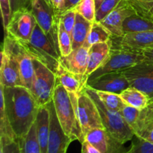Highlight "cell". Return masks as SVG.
I'll return each mask as SVG.
<instances>
[{"instance_id": "obj_33", "label": "cell", "mask_w": 153, "mask_h": 153, "mask_svg": "<svg viewBox=\"0 0 153 153\" xmlns=\"http://www.w3.org/2000/svg\"><path fill=\"white\" fill-rule=\"evenodd\" d=\"M125 153H153V143L134 135L131 146Z\"/></svg>"}, {"instance_id": "obj_2", "label": "cell", "mask_w": 153, "mask_h": 153, "mask_svg": "<svg viewBox=\"0 0 153 153\" xmlns=\"http://www.w3.org/2000/svg\"><path fill=\"white\" fill-rule=\"evenodd\" d=\"M52 101L57 117L65 134L73 141L79 140L81 143H83L85 137L77 114L75 111L69 93L58 79L56 81Z\"/></svg>"}, {"instance_id": "obj_13", "label": "cell", "mask_w": 153, "mask_h": 153, "mask_svg": "<svg viewBox=\"0 0 153 153\" xmlns=\"http://www.w3.org/2000/svg\"><path fill=\"white\" fill-rule=\"evenodd\" d=\"M85 140L101 153H125L128 150L123 143L115 139L105 128H94L85 134Z\"/></svg>"}, {"instance_id": "obj_26", "label": "cell", "mask_w": 153, "mask_h": 153, "mask_svg": "<svg viewBox=\"0 0 153 153\" xmlns=\"http://www.w3.org/2000/svg\"><path fill=\"white\" fill-rule=\"evenodd\" d=\"M112 34L108 28H106L101 22H93L91 31L88 34V39L84 45L91 46L93 44L107 42L111 40Z\"/></svg>"}, {"instance_id": "obj_27", "label": "cell", "mask_w": 153, "mask_h": 153, "mask_svg": "<svg viewBox=\"0 0 153 153\" xmlns=\"http://www.w3.org/2000/svg\"><path fill=\"white\" fill-rule=\"evenodd\" d=\"M22 153H41L37 140L35 123L24 137L19 138Z\"/></svg>"}, {"instance_id": "obj_4", "label": "cell", "mask_w": 153, "mask_h": 153, "mask_svg": "<svg viewBox=\"0 0 153 153\" xmlns=\"http://www.w3.org/2000/svg\"><path fill=\"white\" fill-rule=\"evenodd\" d=\"M19 41L32 59L38 60L52 71L56 72L61 55L55 45L43 32L38 24L36 25L29 42Z\"/></svg>"}, {"instance_id": "obj_41", "label": "cell", "mask_w": 153, "mask_h": 153, "mask_svg": "<svg viewBox=\"0 0 153 153\" xmlns=\"http://www.w3.org/2000/svg\"><path fill=\"white\" fill-rule=\"evenodd\" d=\"M82 144V152L81 153H101L93 145L88 143L86 140H84Z\"/></svg>"}, {"instance_id": "obj_16", "label": "cell", "mask_w": 153, "mask_h": 153, "mask_svg": "<svg viewBox=\"0 0 153 153\" xmlns=\"http://www.w3.org/2000/svg\"><path fill=\"white\" fill-rule=\"evenodd\" d=\"M134 13L135 10L128 0H122L116 8L100 22L110 31L112 37H122L124 34L123 30L124 21Z\"/></svg>"}, {"instance_id": "obj_7", "label": "cell", "mask_w": 153, "mask_h": 153, "mask_svg": "<svg viewBox=\"0 0 153 153\" xmlns=\"http://www.w3.org/2000/svg\"><path fill=\"white\" fill-rule=\"evenodd\" d=\"M33 64L34 73L30 91L39 105H46L53 98L57 81L56 74L38 60L33 59Z\"/></svg>"}, {"instance_id": "obj_30", "label": "cell", "mask_w": 153, "mask_h": 153, "mask_svg": "<svg viewBox=\"0 0 153 153\" xmlns=\"http://www.w3.org/2000/svg\"><path fill=\"white\" fill-rule=\"evenodd\" d=\"M1 97V106H0V137H7L10 139H17L16 134L12 128L7 115L4 109V103L3 97Z\"/></svg>"}, {"instance_id": "obj_8", "label": "cell", "mask_w": 153, "mask_h": 153, "mask_svg": "<svg viewBox=\"0 0 153 153\" xmlns=\"http://www.w3.org/2000/svg\"><path fill=\"white\" fill-rule=\"evenodd\" d=\"M1 51L17 61L20 70L22 86L31 91L34 79L33 59L20 42L9 33H5Z\"/></svg>"}, {"instance_id": "obj_10", "label": "cell", "mask_w": 153, "mask_h": 153, "mask_svg": "<svg viewBox=\"0 0 153 153\" xmlns=\"http://www.w3.org/2000/svg\"><path fill=\"white\" fill-rule=\"evenodd\" d=\"M123 72L128 79L130 87L140 90L152 101L153 63L143 61Z\"/></svg>"}, {"instance_id": "obj_29", "label": "cell", "mask_w": 153, "mask_h": 153, "mask_svg": "<svg viewBox=\"0 0 153 153\" xmlns=\"http://www.w3.org/2000/svg\"><path fill=\"white\" fill-rule=\"evenodd\" d=\"M58 40L61 56H67L70 55L73 51L71 36L66 31L62 22H61V19H60L59 25H58Z\"/></svg>"}, {"instance_id": "obj_36", "label": "cell", "mask_w": 153, "mask_h": 153, "mask_svg": "<svg viewBox=\"0 0 153 153\" xmlns=\"http://www.w3.org/2000/svg\"><path fill=\"white\" fill-rule=\"evenodd\" d=\"M120 114L124 118L127 123L130 126L131 128H133L137 120L139 115H140V110L132 107V106L125 105L122 110L120 111Z\"/></svg>"}, {"instance_id": "obj_39", "label": "cell", "mask_w": 153, "mask_h": 153, "mask_svg": "<svg viewBox=\"0 0 153 153\" xmlns=\"http://www.w3.org/2000/svg\"><path fill=\"white\" fill-rule=\"evenodd\" d=\"M31 0H10L12 12L14 13L16 10L22 8H29Z\"/></svg>"}, {"instance_id": "obj_6", "label": "cell", "mask_w": 153, "mask_h": 153, "mask_svg": "<svg viewBox=\"0 0 153 153\" xmlns=\"http://www.w3.org/2000/svg\"><path fill=\"white\" fill-rule=\"evenodd\" d=\"M144 61L143 52H134L112 46L108 55L102 65L88 76V80L104 74L123 71L135 64Z\"/></svg>"}, {"instance_id": "obj_12", "label": "cell", "mask_w": 153, "mask_h": 153, "mask_svg": "<svg viewBox=\"0 0 153 153\" xmlns=\"http://www.w3.org/2000/svg\"><path fill=\"white\" fill-rule=\"evenodd\" d=\"M50 113V131L47 153H67L69 146L73 141L63 130L55 112L53 101L47 104Z\"/></svg>"}, {"instance_id": "obj_35", "label": "cell", "mask_w": 153, "mask_h": 153, "mask_svg": "<svg viewBox=\"0 0 153 153\" xmlns=\"http://www.w3.org/2000/svg\"><path fill=\"white\" fill-rule=\"evenodd\" d=\"M0 153H22L19 138L0 137Z\"/></svg>"}, {"instance_id": "obj_18", "label": "cell", "mask_w": 153, "mask_h": 153, "mask_svg": "<svg viewBox=\"0 0 153 153\" xmlns=\"http://www.w3.org/2000/svg\"><path fill=\"white\" fill-rule=\"evenodd\" d=\"M89 48V46L83 45L82 47L72 51L67 56L60 57L59 61L70 71L85 76L88 68Z\"/></svg>"}, {"instance_id": "obj_34", "label": "cell", "mask_w": 153, "mask_h": 153, "mask_svg": "<svg viewBox=\"0 0 153 153\" xmlns=\"http://www.w3.org/2000/svg\"><path fill=\"white\" fill-rule=\"evenodd\" d=\"M122 0H104L96 12V22H101L111 12L116 8Z\"/></svg>"}, {"instance_id": "obj_3", "label": "cell", "mask_w": 153, "mask_h": 153, "mask_svg": "<svg viewBox=\"0 0 153 153\" xmlns=\"http://www.w3.org/2000/svg\"><path fill=\"white\" fill-rule=\"evenodd\" d=\"M85 90L98 108L105 128L115 139L123 144L132 140L134 137V131L120 113L108 108L103 104L94 90L86 86Z\"/></svg>"}, {"instance_id": "obj_43", "label": "cell", "mask_w": 153, "mask_h": 153, "mask_svg": "<svg viewBox=\"0 0 153 153\" xmlns=\"http://www.w3.org/2000/svg\"><path fill=\"white\" fill-rule=\"evenodd\" d=\"M142 52L144 57V61L153 63V47L145 49Z\"/></svg>"}, {"instance_id": "obj_40", "label": "cell", "mask_w": 153, "mask_h": 153, "mask_svg": "<svg viewBox=\"0 0 153 153\" xmlns=\"http://www.w3.org/2000/svg\"><path fill=\"white\" fill-rule=\"evenodd\" d=\"M49 5L55 10L58 14H61L64 12V0H46Z\"/></svg>"}, {"instance_id": "obj_46", "label": "cell", "mask_w": 153, "mask_h": 153, "mask_svg": "<svg viewBox=\"0 0 153 153\" xmlns=\"http://www.w3.org/2000/svg\"><path fill=\"white\" fill-rule=\"evenodd\" d=\"M151 102H153V100H152V101H151Z\"/></svg>"}, {"instance_id": "obj_42", "label": "cell", "mask_w": 153, "mask_h": 153, "mask_svg": "<svg viewBox=\"0 0 153 153\" xmlns=\"http://www.w3.org/2000/svg\"><path fill=\"white\" fill-rule=\"evenodd\" d=\"M64 12L66 10H72L76 7L78 4L80 2L81 0H64Z\"/></svg>"}, {"instance_id": "obj_5", "label": "cell", "mask_w": 153, "mask_h": 153, "mask_svg": "<svg viewBox=\"0 0 153 153\" xmlns=\"http://www.w3.org/2000/svg\"><path fill=\"white\" fill-rule=\"evenodd\" d=\"M69 93L72 104L77 114L84 137L88 131L94 128H105L100 111L85 88L79 93Z\"/></svg>"}, {"instance_id": "obj_24", "label": "cell", "mask_w": 153, "mask_h": 153, "mask_svg": "<svg viewBox=\"0 0 153 153\" xmlns=\"http://www.w3.org/2000/svg\"><path fill=\"white\" fill-rule=\"evenodd\" d=\"M120 96L126 105L132 106L140 111L145 108L151 102L150 99L144 93L133 87H129L126 89Z\"/></svg>"}, {"instance_id": "obj_11", "label": "cell", "mask_w": 153, "mask_h": 153, "mask_svg": "<svg viewBox=\"0 0 153 153\" xmlns=\"http://www.w3.org/2000/svg\"><path fill=\"white\" fill-rule=\"evenodd\" d=\"M37 21L29 8H22L12 14L9 25L4 31L9 33L17 40L29 42Z\"/></svg>"}, {"instance_id": "obj_23", "label": "cell", "mask_w": 153, "mask_h": 153, "mask_svg": "<svg viewBox=\"0 0 153 153\" xmlns=\"http://www.w3.org/2000/svg\"><path fill=\"white\" fill-rule=\"evenodd\" d=\"M93 22L76 13V22L71 34L73 50L82 47L86 42L88 34L91 31Z\"/></svg>"}, {"instance_id": "obj_22", "label": "cell", "mask_w": 153, "mask_h": 153, "mask_svg": "<svg viewBox=\"0 0 153 153\" xmlns=\"http://www.w3.org/2000/svg\"><path fill=\"white\" fill-rule=\"evenodd\" d=\"M112 47V40L93 44L88 51V62L85 76L88 77L102 65Z\"/></svg>"}, {"instance_id": "obj_15", "label": "cell", "mask_w": 153, "mask_h": 153, "mask_svg": "<svg viewBox=\"0 0 153 153\" xmlns=\"http://www.w3.org/2000/svg\"><path fill=\"white\" fill-rule=\"evenodd\" d=\"M112 46L134 52H142L153 47V30L124 34L122 37H112Z\"/></svg>"}, {"instance_id": "obj_21", "label": "cell", "mask_w": 153, "mask_h": 153, "mask_svg": "<svg viewBox=\"0 0 153 153\" xmlns=\"http://www.w3.org/2000/svg\"><path fill=\"white\" fill-rule=\"evenodd\" d=\"M37 140L41 153H47L50 131V113L47 105L40 106L35 120Z\"/></svg>"}, {"instance_id": "obj_45", "label": "cell", "mask_w": 153, "mask_h": 153, "mask_svg": "<svg viewBox=\"0 0 153 153\" xmlns=\"http://www.w3.org/2000/svg\"><path fill=\"white\" fill-rule=\"evenodd\" d=\"M139 1H152L153 0H139Z\"/></svg>"}, {"instance_id": "obj_25", "label": "cell", "mask_w": 153, "mask_h": 153, "mask_svg": "<svg viewBox=\"0 0 153 153\" xmlns=\"http://www.w3.org/2000/svg\"><path fill=\"white\" fill-rule=\"evenodd\" d=\"M124 34L153 30V21L134 13L125 19L123 25Z\"/></svg>"}, {"instance_id": "obj_38", "label": "cell", "mask_w": 153, "mask_h": 153, "mask_svg": "<svg viewBox=\"0 0 153 153\" xmlns=\"http://www.w3.org/2000/svg\"><path fill=\"white\" fill-rule=\"evenodd\" d=\"M0 7H1V18H2V24L4 26V31L7 29L10 19H11L12 12L10 0H0Z\"/></svg>"}, {"instance_id": "obj_28", "label": "cell", "mask_w": 153, "mask_h": 153, "mask_svg": "<svg viewBox=\"0 0 153 153\" xmlns=\"http://www.w3.org/2000/svg\"><path fill=\"white\" fill-rule=\"evenodd\" d=\"M95 91L103 104L111 110L120 112L126 105L121 99L120 94L105 91Z\"/></svg>"}, {"instance_id": "obj_31", "label": "cell", "mask_w": 153, "mask_h": 153, "mask_svg": "<svg viewBox=\"0 0 153 153\" xmlns=\"http://www.w3.org/2000/svg\"><path fill=\"white\" fill-rule=\"evenodd\" d=\"M74 10L87 20L91 22L96 21L97 7L95 0H81Z\"/></svg>"}, {"instance_id": "obj_19", "label": "cell", "mask_w": 153, "mask_h": 153, "mask_svg": "<svg viewBox=\"0 0 153 153\" xmlns=\"http://www.w3.org/2000/svg\"><path fill=\"white\" fill-rule=\"evenodd\" d=\"M57 79L64 88L70 93H79L86 86L88 77L79 75L67 70L59 61L56 72Z\"/></svg>"}, {"instance_id": "obj_37", "label": "cell", "mask_w": 153, "mask_h": 153, "mask_svg": "<svg viewBox=\"0 0 153 153\" xmlns=\"http://www.w3.org/2000/svg\"><path fill=\"white\" fill-rule=\"evenodd\" d=\"M76 12L74 9L66 10V11L63 12L62 13L60 14L61 22H62L64 28L70 36L72 34V31H73L75 22H76Z\"/></svg>"}, {"instance_id": "obj_32", "label": "cell", "mask_w": 153, "mask_h": 153, "mask_svg": "<svg viewBox=\"0 0 153 153\" xmlns=\"http://www.w3.org/2000/svg\"><path fill=\"white\" fill-rule=\"evenodd\" d=\"M136 13L153 21V1H145L139 0H128Z\"/></svg>"}, {"instance_id": "obj_17", "label": "cell", "mask_w": 153, "mask_h": 153, "mask_svg": "<svg viewBox=\"0 0 153 153\" xmlns=\"http://www.w3.org/2000/svg\"><path fill=\"white\" fill-rule=\"evenodd\" d=\"M0 85L4 88L22 86L20 70L17 61L3 51L1 52Z\"/></svg>"}, {"instance_id": "obj_20", "label": "cell", "mask_w": 153, "mask_h": 153, "mask_svg": "<svg viewBox=\"0 0 153 153\" xmlns=\"http://www.w3.org/2000/svg\"><path fill=\"white\" fill-rule=\"evenodd\" d=\"M132 130L139 138L153 143V102L140 111Z\"/></svg>"}, {"instance_id": "obj_14", "label": "cell", "mask_w": 153, "mask_h": 153, "mask_svg": "<svg viewBox=\"0 0 153 153\" xmlns=\"http://www.w3.org/2000/svg\"><path fill=\"white\" fill-rule=\"evenodd\" d=\"M86 87L94 91H105L120 94L130 87L128 79L123 72H114L104 74L94 79L87 81Z\"/></svg>"}, {"instance_id": "obj_1", "label": "cell", "mask_w": 153, "mask_h": 153, "mask_svg": "<svg viewBox=\"0 0 153 153\" xmlns=\"http://www.w3.org/2000/svg\"><path fill=\"white\" fill-rule=\"evenodd\" d=\"M0 95L16 137H24L35 123L40 106L30 90L23 86L4 88L0 85Z\"/></svg>"}, {"instance_id": "obj_9", "label": "cell", "mask_w": 153, "mask_h": 153, "mask_svg": "<svg viewBox=\"0 0 153 153\" xmlns=\"http://www.w3.org/2000/svg\"><path fill=\"white\" fill-rule=\"evenodd\" d=\"M29 9L37 23L53 43L60 54L58 40L60 14L55 11L46 0H31Z\"/></svg>"}, {"instance_id": "obj_44", "label": "cell", "mask_w": 153, "mask_h": 153, "mask_svg": "<svg viewBox=\"0 0 153 153\" xmlns=\"http://www.w3.org/2000/svg\"><path fill=\"white\" fill-rule=\"evenodd\" d=\"M104 1V0H95V2H96V7H97V10L99 7L100 6V4H102V2Z\"/></svg>"}]
</instances>
